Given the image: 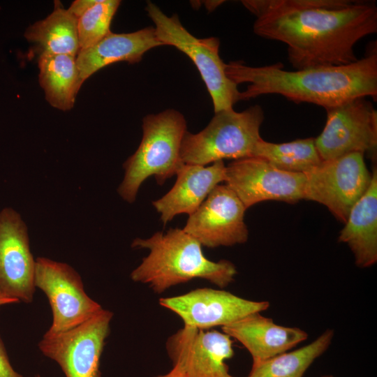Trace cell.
Masks as SVG:
<instances>
[{"label":"cell","mask_w":377,"mask_h":377,"mask_svg":"<svg viewBox=\"0 0 377 377\" xmlns=\"http://www.w3.org/2000/svg\"><path fill=\"white\" fill-rule=\"evenodd\" d=\"M258 36L283 43L295 70L355 61V46L377 32L371 0H244Z\"/></svg>","instance_id":"obj_1"},{"label":"cell","mask_w":377,"mask_h":377,"mask_svg":"<svg viewBox=\"0 0 377 377\" xmlns=\"http://www.w3.org/2000/svg\"><path fill=\"white\" fill-rule=\"evenodd\" d=\"M225 71L237 85L248 84L240 92V100L278 94L296 103L327 110L360 97L377 98L376 45L364 57L346 65L286 71L281 63L251 66L230 61L226 64Z\"/></svg>","instance_id":"obj_2"},{"label":"cell","mask_w":377,"mask_h":377,"mask_svg":"<svg viewBox=\"0 0 377 377\" xmlns=\"http://www.w3.org/2000/svg\"><path fill=\"white\" fill-rule=\"evenodd\" d=\"M131 247L149 252L131 272V279L147 285L156 293L195 279L224 288L237 274L229 260L207 259L200 242L183 229L170 228L166 233L157 232L147 239L135 238Z\"/></svg>","instance_id":"obj_3"},{"label":"cell","mask_w":377,"mask_h":377,"mask_svg":"<svg viewBox=\"0 0 377 377\" xmlns=\"http://www.w3.org/2000/svg\"><path fill=\"white\" fill-rule=\"evenodd\" d=\"M186 131L184 115L174 109L144 117L140 144L123 164L125 172L117 192L124 200L133 203L149 177L154 176L163 184L177 175L184 165L181 148Z\"/></svg>","instance_id":"obj_4"},{"label":"cell","mask_w":377,"mask_h":377,"mask_svg":"<svg viewBox=\"0 0 377 377\" xmlns=\"http://www.w3.org/2000/svg\"><path fill=\"white\" fill-rule=\"evenodd\" d=\"M263 120V109L258 105L239 112L233 108L215 112L203 130L186 132L181 158L184 164L207 165L223 159L254 157Z\"/></svg>","instance_id":"obj_5"},{"label":"cell","mask_w":377,"mask_h":377,"mask_svg":"<svg viewBox=\"0 0 377 377\" xmlns=\"http://www.w3.org/2000/svg\"><path fill=\"white\" fill-rule=\"evenodd\" d=\"M145 10L155 25L158 40L163 45L175 47L193 62L212 98L214 112L233 108L240 101V91L226 73L219 38H196L182 24L177 14L169 17L150 1Z\"/></svg>","instance_id":"obj_6"},{"label":"cell","mask_w":377,"mask_h":377,"mask_svg":"<svg viewBox=\"0 0 377 377\" xmlns=\"http://www.w3.org/2000/svg\"><path fill=\"white\" fill-rule=\"evenodd\" d=\"M304 175V199L326 206L343 223L372 178L364 155L358 152L322 161Z\"/></svg>","instance_id":"obj_7"},{"label":"cell","mask_w":377,"mask_h":377,"mask_svg":"<svg viewBox=\"0 0 377 377\" xmlns=\"http://www.w3.org/2000/svg\"><path fill=\"white\" fill-rule=\"evenodd\" d=\"M34 284L46 295L52 309V322L45 336L72 330L103 309L85 293L79 274L65 263L37 258Z\"/></svg>","instance_id":"obj_8"},{"label":"cell","mask_w":377,"mask_h":377,"mask_svg":"<svg viewBox=\"0 0 377 377\" xmlns=\"http://www.w3.org/2000/svg\"><path fill=\"white\" fill-rule=\"evenodd\" d=\"M327 121L315 144L322 161L358 152L376 160L377 110L365 97L326 110Z\"/></svg>","instance_id":"obj_9"},{"label":"cell","mask_w":377,"mask_h":377,"mask_svg":"<svg viewBox=\"0 0 377 377\" xmlns=\"http://www.w3.org/2000/svg\"><path fill=\"white\" fill-rule=\"evenodd\" d=\"M112 316V312L102 309L72 330L43 335L38 347L60 366L66 377H100V360Z\"/></svg>","instance_id":"obj_10"},{"label":"cell","mask_w":377,"mask_h":377,"mask_svg":"<svg viewBox=\"0 0 377 377\" xmlns=\"http://www.w3.org/2000/svg\"><path fill=\"white\" fill-rule=\"evenodd\" d=\"M305 175L280 170L251 157L234 160L226 168V185L247 209L265 200L296 203L304 199Z\"/></svg>","instance_id":"obj_11"},{"label":"cell","mask_w":377,"mask_h":377,"mask_svg":"<svg viewBox=\"0 0 377 377\" xmlns=\"http://www.w3.org/2000/svg\"><path fill=\"white\" fill-rule=\"evenodd\" d=\"M165 348L172 368L186 377H235L226 364L234 355L232 341L223 332L183 326Z\"/></svg>","instance_id":"obj_12"},{"label":"cell","mask_w":377,"mask_h":377,"mask_svg":"<svg viewBox=\"0 0 377 377\" xmlns=\"http://www.w3.org/2000/svg\"><path fill=\"white\" fill-rule=\"evenodd\" d=\"M35 269L25 222L14 209L3 208L0 211V296L31 302Z\"/></svg>","instance_id":"obj_13"},{"label":"cell","mask_w":377,"mask_h":377,"mask_svg":"<svg viewBox=\"0 0 377 377\" xmlns=\"http://www.w3.org/2000/svg\"><path fill=\"white\" fill-rule=\"evenodd\" d=\"M161 306L176 313L184 326L208 330L232 323L243 317L269 307L268 301H253L230 292L209 288L159 300Z\"/></svg>","instance_id":"obj_14"},{"label":"cell","mask_w":377,"mask_h":377,"mask_svg":"<svg viewBox=\"0 0 377 377\" xmlns=\"http://www.w3.org/2000/svg\"><path fill=\"white\" fill-rule=\"evenodd\" d=\"M246 210L228 186L219 184L189 216L183 230L209 248L244 244L249 237L244 220Z\"/></svg>","instance_id":"obj_15"},{"label":"cell","mask_w":377,"mask_h":377,"mask_svg":"<svg viewBox=\"0 0 377 377\" xmlns=\"http://www.w3.org/2000/svg\"><path fill=\"white\" fill-rule=\"evenodd\" d=\"M226 168L223 161L214 162L209 166L184 164L177 172L172 188L152 202L163 224L177 214L184 213L190 216L194 213L214 188L225 182Z\"/></svg>","instance_id":"obj_16"},{"label":"cell","mask_w":377,"mask_h":377,"mask_svg":"<svg viewBox=\"0 0 377 377\" xmlns=\"http://www.w3.org/2000/svg\"><path fill=\"white\" fill-rule=\"evenodd\" d=\"M222 332L241 343L253 363L288 352L305 341L308 334L299 327H286L255 312L222 327Z\"/></svg>","instance_id":"obj_17"},{"label":"cell","mask_w":377,"mask_h":377,"mask_svg":"<svg viewBox=\"0 0 377 377\" xmlns=\"http://www.w3.org/2000/svg\"><path fill=\"white\" fill-rule=\"evenodd\" d=\"M162 45L152 27L127 34L110 32L95 45L79 51L76 63L81 82L113 63H138L146 52Z\"/></svg>","instance_id":"obj_18"},{"label":"cell","mask_w":377,"mask_h":377,"mask_svg":"<svg viewBox=\"0 0 377 377\" xmlns=\"http://www.w3.org/2000/svg\"><path fill=\"white\" fill-rule=\"evenodd\" d=\"M339 241L346 244L358 267H369L377 262V170L370 184L351 209Z\"/></svg>","instance_id":"obj_19"},{"label":"cell","mask_w":377,"mask_h":377,"mask_svg":"<svg viewBox=\"0 0 377 377\" xmlns=\"http://www.w3.org/2000/svg\"><path fill=\"white\" fill-rule=\"evenodd\" d=\"M39 83L45 98L54 108L71 110L82 83L76 57L68 54H39Z\"/></svg>","instance_id":"obj_20"},{"label":"cell","mask_w":377,"mask_h":377,"mask_svg":"<svg viewBox=\"0 0 377 377\" xmlns=\"http://www.w3.org/2000/svg\"><path fill=\"white\" fill-rule=\"evenodd\" d=\"M24 37L37 45L40 54H68L77 56L80 50L77 19L60 3L46 18L29 26Z\"/></svg>","instance_id":"obj_21"},{"label":"cell","mask_w":377,"mask_h":377,"mask_svg":"<svg viewBox=\"0 0 377 377\" xmlns=\"http://www.w3.org/2000/svg\"><path fill=\"white\" fill-rule=\"evenodd\" d=\"M334 332L327 329L308 345L252 363L248 377H303L313 362L330 346Z\"/></svg>","instance_id":"obj_22"},{"label":"cell","mask_w":377,"mask_h":377,"mask_svg":"<svg viewBox=\"0 0 377 377\" xmlns=\"http://www.w3.org/2000/svg\"><path fill=\"white\" fill-rule=\"evenodd\" d=\"M254 157L263 158L280 170L304 174L322 162L313 138L283 143L269 142L262 138Z\"/></svg>","instance_id":"obj_23"},{"label":"cell","mask_w":377,"mask_h":377,"mask_svg":"<svg viewBox=\"0 0 377 377\" xmlns=\"http://www.w3.org/2000/svg\"><path fill=\"white\" fill-rule=\"evenodd\" d=\"M120 3L119 0H98L77 19L80 50L95 45L111 32V22Z\"/></svg>","instance_id":"obj_24"},{"label":"cell","mask_w":377,"mask_h":377,"mask_svg":"<svg viewBox=\"0 0 377 377\" xmlns=\"http://www.w3.org/2000/svg\"><path fill=\"white\" fill-rule=\"evenodd\" d=\"M0 377H22L12 367L0 336Z\"/></svg>","instance_id":"obj_25"},{"label":"cell","mask_w":377,"mask_h":377,"mask_svg":"<svg viewBox=\"0 0 377 377\" xmlns=\"http://www.w3.org/2000/svg\"><path fill=\"white\" fill-rule=\"evenodd\" d=\"M98 1V0H76L71 3L68 10L78 19Z\"/></svg>","instance_id":"obj_26"},{"label":"cell","mask_w":377,"mask_h":377,"mask_svg":"<svg viewBox=\"0 0 377 377\" xmlns=\"http://www.w3.org/2000/svg\"><path fill=\"white\" fill-rule=\"evenodd\" d=\"M155 377H186V376H185L184 374H182L180 371H179L176 369L172 368L169 372L165 374L156 376Z\"/></svg>","instance_id":"obj_27"},{"label":"cell","mask_w":377,"mask_h":377,"mask_svg":"<svg viewBox=\"0 0 377 377\" xmlns=\"http://www.w3.org/2000/svg\"><path fill=\"white\" fill-rule=\"evenodd\" d=\"M17 302L15 300L6 298L0 296V306L13 304V303H17Z\"/></svg>","instance_id":"obj_28"},{"label":"cell","mask_w":377,"mask_h":377,"mask_svg":"<svg viewBox=\"0 0 377 377\" xmlns=\"http://www.w3.org/2000/svg\"><path fill=\"white\" fill-rule=\"evenodd\" d=\"M322 377H334V376H332V375H325V376H323Z\"/></svg>","instance_id":"obj_29"}]
</instances>
